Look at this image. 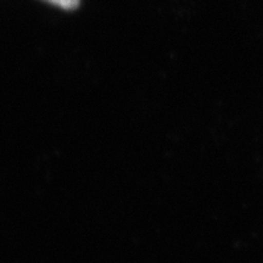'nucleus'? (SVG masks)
Here are the masks:
<instances>
[{"mask_svg": "<svg viewBox=\"0 0 263 263\" xmlns=\"http://www.w3.org/2000/svg\"><path fill=\"white\" fill-rule=\"evenodd\" d=\"M45 2L66 10H72L77 8L78 4H80V0H45Z\"/></svg>", "mask_w": 263, "mask_h": 263, "instance_id": "1", "label": "nucleus"}]
</instances>
